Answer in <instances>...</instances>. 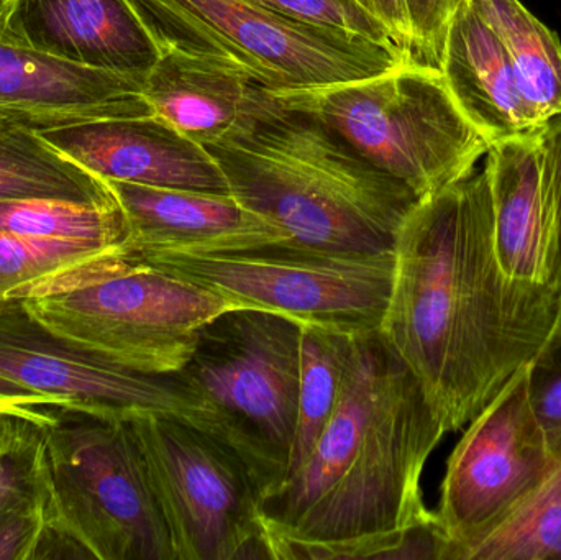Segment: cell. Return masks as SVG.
<instances>
[{
  "label": "cell",
  "instance_id": "6da1fadb",
  "mask_svg": "<svg viewBox=\"0 0 561 560\" xmlns=\"http://www.w3.org/2000/svg\"><path fill=\"white\" fill-rule=\"evenodd\" d=\"M561 324V286L501 268L486 170L419 201L394 243L379 338L414 375L447 433L471 423Z\"/></svg>",
  "mask_w": 561,
  "mask_h": 560
},
{
  "label": "cell",
  "instance_id": "7a4b0ae2",
  "mask_svg": "<svg viewBox=\"0 0 561 560\" xmlns=\"http://www.w3.org/2000/svg\"><path fill=\"white\" fill-rule=\"evenodd\" d=\"M445 434L378 332L356 335L329 424L297 472L262 503L266 559H450L421 487Z\"/></svg>",
  "mask_w": 561,
  "mask_h": 560
},
{
  "label": "cell",
  "instance_id": "3957f363",
  "mask_svg": "<svg viewBox=\"0 0 561 560\" xmlns=\"http://www.w3.org/2000/svg\"><path fill=\"white\" fill-rule=\"evenodd\" d=\"M206 148L230 194L276 224L283 245L394 252L421 201L329 125L284 104L245 134Z\"/></svg>",
  "mask_w": 561,
  "mask_h": 560
},
{
  "label": "cell",
  "instance_id": "277c9868",
  "mask_svg": "<svg viewBox=\"0 0 561 560\" xmlns=\"http://www.w3.org/2000/svg\"><path fill=\"white\" fill-rule=\"evenodd\" d=\"M22 305L55 334L148 375L178 374L204 325L237 309L125 247L46 279Z\"/></svg>",
  "mask_w": 561,
  "mask_h": 560
},
{
  "label": "cell",
  "instance_id": "5b68a950",
  "mask_svg": "<svg viewBox=\"0 0 561 560\" xmlns=\"http://www.w3.org/2000/svg\"><path fill=\"white\" fill-rule=\"evenodd\" d=\"M176 380L199 401L196 427L252 477L262 503L286 482L296 427L300 325L273 312L230 309L204 325Z\"/></svg>",
  "mask_w": 561,
  "mask_h": 560
},
{
  "label": "cell",
  "instance_id": "8992f818",
  "mask_svg": "<svg viewBox=\"0 0 561 560\" xmlns=\"http://www.w3.org/2000/svg\"><path fill=\"white\" fill-rule=\"evenodd\" d=\"M125 2L160 55L207 62L272 91L356 81L414 58L399 46L297 22L250 0Z\"/></svg>",
  "mask_w": 561,
  "mask_h": 560
},
{
  "label": "cell",
  "instance_id": "52a82bcc",
  "mask_svg": "<svg viewBox=\"0 0 561 560\" xmlns=\"http://www.w3.org/2000/svg\"><path fill=\"white\" fill-rule=\"evenodd\" d=\"M273 94L329 125L419 199L470 176L490 150L440 69L414 58L356 81Z\"/></svg>",
  "mask_w": 561,
  "mask_h": 560
},
{
  "label": "cell",
  "instance_id": "ba28073f",
  "mask_svg": "<svg viewBox=\"0 0 561 560\" xmlns=\"http://www.w3.org/2000/svg\"><path fill=\"white\" fill-rule=\"evenodd\" d=\"M45 464L49 525L43 545L55 539L78 558L174 560L128 421L56 410L45 427Z\"/></svg>",
  "mask_w": 561,
  "mask_h": 560
},
{
  "label": "cell",
  "instance_id": "9c48e42d",
  "mask_svg": "<svg viewBox=\"0 0 561 560\" xmlns=\"http://www.w3.org/2000/svg\"><path fill=\"white\" fill-rule=\"evenodd\" d=\"M239 309L273 312L346 335L379 331L394 278V252H327L275 245L240 252L135 253Z\"/></svg>",
  "mask_w": 561,
  "mask_h": 560
},
{
  "label": "cell",
  "instance_id": "30bf717a",
  "mask_svg": "<svg viewBox=\"0 0 561 560\" xmlns=\"http://www.w3.org/2000/svg\"><path fill=\"white\" fill-rule=\"evenodd\" d=\"M174 560L266 559L262 496L239 459L174 416L128 421Z\"/></svg>",
  "mask_w": 561,
  "mask_h": 560
},
{
  "label": "cell",
  "instance_id": "8fae6325",
  "mask_svg": "<svg viewBox=\"0 0 561 560\" xmlns=\"http://www.w3.org/2000/svg\"><path fill=\"white\" fill-rule=\"evenodd\" d=\"M529 367L468 424L447 462L435 512L450 560L513 515L549 476L557 459L530 400Z\"/></svg>",
  "mask_w": 561,
  "mask_h": 560
},
{
  "label": "cell",
  "instance_id": "7c38bea8",
  "mask_svg": "<svg viewBox=\"0 0 561 560\" xmlns=\"http://www.w3.org/2000/svg\"><path fill=\"white\" fill-rule=\"evenodd\" d=\"M0 372L59 410L114 421L174 416L197 426L203 408L174 375L122 367L39 324L22 301L0 306Z\"/></svg>",
  "mask_w": 561,
  "mask_h": 560
},
{
  "label": "cell",
  "instance_id": "4fadbf2b",
  "mask_svg": "<svg viewBox=\"0 0 561 560\" xmlns=\"http://www.w3.org/2000/svg\"><path fill=\"white\" fill-rule=\"evenodd\" d=\"M38 134L104 181L230 194L229 181L209 150L157 115L102 118Z\"/></svg>",
  "mask_w": 561,
  "mask_h": 560
},
{
  "label": "cell",
  "instance_id": "5bb4252c",
  "mask_svg": "<svg viewBox=\"0 0 561 560\" xmlns=\"http://www.w3.org/2000/svg\"><path fill=\"white\" fill-rule=\"evenodd\" d=\"M131 253H226L284 243L279 227L232 194L105 181Z\"/></svg>",
  "mask_w": 561,
  "mask_h": 560
},
{
  "label": "cell",
  "instance_id": "9a60e30c",
  "mask_svg": "<svg viewBox=\"0 0 561 560\" xmlns=\"http://www.w3.org/2000/svg\"><path fill=\"white\" fill-rule=\"evenodd\" d=\"M145 78L62 61L0 35V115L36 132L153 115Z\"/></svg>",
  "mask_w": 561,
  "mask_h": 560
},
{
  "label": "cell",
  "instance_id": "2e32d148",
  "mask_svg": "<svg viewBox=\"0 0 561 560\" xmlns=\"http://www.w3.org/2000/svg\"><path fill=\"white\" fill-rule=\"evenodd\" d=\"M0 35L62 61L138 78L161 56L125 0H0Z\"/></svg>",
  "mask_w": 561,
  "mask_h": 560
},
{
  "label": "cell",
  "instance_id": "e0dca14e",
  "mask_svg": "<svg viewBox=\"0 0 561 560\" xmlns=\"http://www.w3.org/2000/svg\"><path fill=\"white\" fill-rule=\"evenodd\" d=\"M540 130L496 141L488 150L494 247L510 278L561 286L560 227L543 183Z\"/></svg>",
  "mask_w": 561,
  "mask_h": 560
},
{
  "label": "cell",
  "instance_id": "ac0fdd59",
  "mask_svg": "<svg viewBox=\"0 0 561 560\" xmlns=\"http://www.w3.org/2000/svg\"><path fill=\"white\" fill-rule=\"evenodd\" d=\"M141 95L153 115L203 147L245 134L280 107L272 89L176 55L160 56Z\"/></svg>",
  "mask_w": 561,
  "mask_h": 560
},
{
  "label": "cell",
  "instance_id": "d6986e66",
  "mask_svg": "<svg viewBox=\"0 0 561 560\" xmlns=\"http://www.w3.org/2000/svg\"><path fill=\"white\" fill-rule=\"evenodd\" d=\"M440 71L458 107L490 147L546 127L524 98L503 43L468 0L448 25Z\"/></svg>",
  "mask_w": 561,
  "mask_h": 560
},
{
  "label": "cell",
  "instance_id": "ffe728a7",
  "mask_svg": "<svg viewBox=\"0 0 561 560\" xmlns=\"http://www.w3.org/2000/svg\"><path fill=\"white\" fill-rule=\"evenodd\" d=\"M23 199L117 203L104 180L69 160L38 132L0 115V201Z\"/></svg>",
  "mask_w": 561,
  "mask_h": 560
},
{
  "label": "cell",
  "instance_id": "44dd1931",
  "mask_svg": "<svg viewBox=\"0 0 561 560\" xmlns=\"http://www.w3.org/2000/svg\"><path fill=\"white\" fill-rule=\"evenodd\" d=\"M503 43L524 98L547 125L561 115V42L520 0H468Z\"/></svg>",
  "mask_w": 561,
  "mask_h": 560
},
{
  "label": "cell",
  "instance_id": "7402d4cb",
  "mask_svg": "<svg viewBox=\"0 0 561 560\" xmlns=\"http://www.w3.org/2000/svg\"><path fill=\"white\" fill-rule=\"evenodd\" d=\"M355 338L300 325L299 398L286 482L309 457L339 404Z\"/></svg>",
  "mask_w": 561,
  "mask_h": 560
},
{
  "label": "cell",
  "instance_id": "603a6c76",
  "mask_svg": "<svg viewBox=\"0 0 561 560\" xmlns=\"http://www.w3.org/2000/svg\"><path fill=\"white\" fill-rule=\"evenodd\" d=\"M463 560H561V447L536 492Z\"/></svg>",
  "mask_w": 561,
  "mask_h": 560
},
{
  "label": "cell",
  "instance_id": "cb8c5ba5",
  "mask_svg": "<svg viewBox=\"0 0 561 560\" xmlns=\"http://www.w3.org/2000/svg\"><path fill=\"white\" fill-rule=\"evenodd\" d=\"M0 232L25 239L78 240L98 245L125 247L124 214L118 204L62 203V201H0Z\"/></svg>",
  "mask_w": 561,
  "mask_h": 560
},
{
  "label": "cell",
  "instance_id": "d4e9b609",
  "mask_svg": "<svg viewBox=\"0 0 561 560\" xmlns=\"http://www.w3.org/2000/svg\"><path fill=\"white\" fill-rule=\"evenodd\" d=\"M117 250L78 240L25 239L0 232V306L22 301L46 279Z\"/></svg>",
  "mask_w": 561,
  "mask_h": 560
},
{
  "label": "cell",
  "instance_id": "484cf974",
  "mask_svg": "<svg viewBox=\"0 0 561 560\" xmlns=\"http://www.w3.org/2000/svg\"><path fill=\"white\" fill-rule=\"evenodd\" d=\"M46 426L26 423L0 450V512L26 500L48 496Z\"/></svg>",
  "mask_w": 561,
  "mask_h": 560
},
{
  "label": "cell",
  "instance_id": "4316f807",
  "mask_svg": "<svg viewBox=\"0 0 561 560\" xmlns=\"http://www.w3.org/2000/svg\"><path fill=\"white\" fill-rule=\"evenodd\" d=\"M250 2L297 22L330 26V28L365 36L381 45L399 46L392 39L388 28L355 0H250Z\"/></svg>",
  "mask_w": 561,
  "mask_h": 560
},
{
  "label": "cell",
  "instance_id": "83f0119b",
  "mask_svg": "<svg viewBox=\"0 0 561 560\" xmlns=\"http://www.w3.org/2000/svg\"><path fill=\"white\" fill-rule=\"evenodd\" d=\"M534 410L553 449L561 447V324L529 367Z\"/></svg>",
  "mask_w": 561,
  "mask_h": 560
},
{
  "label": "cell",
  "instance_id": "f1b7e54d",
  "mask_svg": "<svg viewBox=\"0 0 561 560\" xmlns=\"http://www.w3.org/2000/svg\"><path fill=\"white\" fill-rule=\"evenodd\" d=\"M48 496L0 512V560H35L48 533Z\"/></svg>",
  "mask_w": 561,
  "mask_h": 560
},
{
  "label": "cell",
  "instance_id": "f546056e",
  "mask_svg": "<svg viewBox=\"0 0 561 560\" xmlns=\"http://www.w3.org/2000/svg\"><path fill=\"white\" fill-rule=\"evenodd\" d=\"M411 22L412 55L440 69L445 38L455 10L463 0H404Z\"/></svg>",
  "mask_w": 561,
  "mask_h": 560
},
{
  "label": "cell",
  "instance_id": "4dcf8cb0",
  "mask_svg": "<svg viewBox=\"0 0 561 560\" xmlns=\"http://www.w3.org/2000/svg\"><path fill=\"white\" fill-rule=\"evenodd\" d=\"M0 408L22 414L39 424H49L58 404L45 395L35 393L0 372Z\"/></svg>",
  "mask_w": 561,
  "mask_h": 560
},
{
  "label": "cell",
  "instance_id": "1f68e13d",
  "mask_svg": "<svg viewBox=\"0 0 561 560\" xmlns=\"http://www.w3.org/2000/svg\"><path fill=\"white\" fill-rule=\"evenodd\" d=\"M543 183L559 220L561 236V115L540 130Z\"/></svg>",
  "mask_w": 561,
  "mask_h": 560
},
{
  "label": "cell",
  "instance_id": "d6a6232c",
  "mask_svg": "<svg viewBox=\"0 0 561 560\" xmlns=\"http://www.w3.org/2000/svg\"><path fill=\"white\" fill-rule=\"evenodd\" d=\"M391 33L401 48L412 53L411 22L404 0H355ZM414 56V55H412Z\"/></svg>",
  "mask_w": 561,
  "mask_h": 560
},
{
  "label": "cell",
  "instance_id": "836d02e7",
  "mask_svg": "<svg viewBox=\"0 0 561 560\" xmlns=\"http://www.w3.org/2000/svg\"><path fill=\"white\" fill-rule=\"evenodd\" d=\"M26 423H36V421L22 416V414L13 413V411L0 408V450H2L3 447H5L7 444L16 436V434H19V431L22 430ZM42 426H46V424H42Z\"/></svg>",
  "mask_w": 561,
  "mask_h": 560
}]
</instances>
